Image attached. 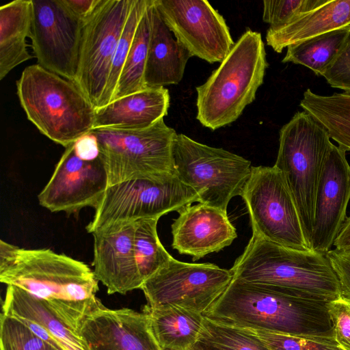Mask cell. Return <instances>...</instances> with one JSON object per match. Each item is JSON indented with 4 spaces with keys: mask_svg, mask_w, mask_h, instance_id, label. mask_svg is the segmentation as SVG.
Segmentation results:
<instances>
[{
    "mask_svg": "<svg viewBox=\"0 0 350 350\" xmlns=\"http://www.w3.org/2000/svg\"><path fill=\"white\" fill-rule=\"evenodd\" d=\"M326 0H265L262 20L275 29L290 23L301 14L324 3Z\"/></svg>",
    "mask_w": 350,
    "mask_h": 350,
    "instance_id": "obj_34",
    "label": "cell"
},
{
    "mask_svg": "<svg viewBox=\"0 0 350 350\" xmlns=\"http://www.w3.org/2000/svg\"><path fill=\"white\" fill-rule=\"evenodd\" d=\"M32 22V0H15L0 8V79L33 58L27 49Z\"/></svg>",
    "mask_w": 350,
    "mask_h": 350,
    "instance_id": "obj_24",
    "label": "cell"
},
{
    "mask_svg": "<svg viewBox=\"0 0 350 350\" xmlns=\"http://www.w3.org/2000/svg\"><path fill=\"white\" fill-rule=\"evenodd\" d=\"M350 25V0H326L286 25L267 31V44L275 52L326 32Z\"/></svg>",
    "mask_w": 350,
    "mask_h": 350,
    "instance_id": "obj_23",
    "label": "cell"
},
{
    "mask_svg": "<svg viewBox=\"0 0 350 350\" xmlns=\"http://www.w3.org/2000/svg\"><path fill=\"white\" fill-rule=\"evenodd\" d=\"M191 55L175 38L152 0L150 33L145 70L146 88L178 84Z\"/></svg>",
    "mask_w": 350,
    "mask_h": 350,
    "instance_id": "obj_21",
    "label": "cell"
},
{
    "mask_svg": "<svg viewBox=\"0 0 350 350\" xmlns=\"http://www.w3.org/2000/svg\"><path fill=\"white\" fill-rule=\"evenodd\" d=\"M2 313L16 317L60 350H90L77 331L63 322L41 300L17 286H8Z\"/></svg>",
    "mask_w": 350,
    "mask_h": 350,
    "instance_id": "obj_20",
    "label": "cell"
},
{
    "mask_svg": "<svg viewBox=\"0 0 350 350\" xmlns=\"http://www.w3.org/2000/svg\"><path fill=\"white\" fill-rule=\"evenodd\" d=\"M191 350H219L209 345L198 340L191 349Z\"/></svg>",
    "mask_w": 350,
    "mask_h": 350,
    "instance_id": "obj_42",
    "label": "cell"
},
{
    "mask_svg": "<svg viewBox=\"0 0 350 350\" xmlns=\"http://www.w3.org/2000/svg\"><path fill=\"white\" fill-rule=\"evenodd\" d=\"M233 278L287 290L325 302L340 296V285L325 254L300 251L252 234L230 269Z\"/></svg>",
    "mask_w": 350,
    "mask_h": 350,
    "instance_id": "obj_3",
    "label": "cell"
},
{
    "mask_svg": "<svg viewBox=\"0 0 350 350\" xmlns=\"http://www.w3.org/2000/svg\"><path fill=\"white\" fill-rule=\"evenodd\" d=\"M300 106L326 129L338 146L350 150V92L321 96L308 89Z\"/></svg>",
    "mask_w": 350,
    "mask_h": 350,
    "instance_id": "obj_26",
    "label": "cell"
},
{
    "mask_svg": "<svg viewBox=\"0 0 350 350\" xmlns=\"http://www.w3.org/2000/svg\"><path fill=\"white\" fill-rule=\"evenodd\" d=\"M16 90L28 120L55 143L66 148L94 129L96 108L86 96L38 64L23 70Z\"/></svg>",
    "mask_w": 350,
    "mask_h": 350,
    "instance_id": "obj_5",
    "label": "cell"
},
{
    "mask_svg": "<svg viewBox=\"0 0 350 350\" xmlns=\"http://www.w3.org/2000/svg\"><path fill=\"white\" fill-rule=\"evenodd\" d=\"M0 281L35 296L77 332L99 301L94 271L83 262L50 249L18 247L12 261L0 270Z\"/></svg>",
    "mask_w": 350,
    "mask_h": 350,
    "instance_id": "obj_2",
    "label": "cell"
},
{
    "mask_svg": "<svg viewBox=\"0 0 350 350\" xmlns=\"http://www.w3.org/2000/svg\"><path fill=\"white\" fill-rule=\"evenodd\" d=\"M175 38L210 64L221 62L234 42L224 17L206 0H154Z\"/></svg>",
    "mask_w": 350,
    "mask_h": 350,
    "instance_id": "obj_14",
    "label": "cell"
},
{
    "mask_svg": "<svg viewBox=\"0 0 350 350\" xmlns=\"http://www.w3.org/2000/svg\"><path fill=\"white\" fill-rule=\"evenodd\" d=\"M332 144L326 129L306 111L297 112L280 131L274 165L284 176L309 243L317 187Z\"/></svg>",
    "mask_w": 350,
    "mask_h": 350,
    "instance_id": "obj_6",
    "label": "cell"
},
{
    "mask_svg": "<svg viewBox=\"0 0 350 350\" xmlns=\"http://www.w3.org/2000/svg\"><path fill=\"white\" fill-rule=\"evenodd\" d=\"M334 245L337 250L350 249V216L346 218Z\"/></svg>",
    "mask_w": 350,
    "mask_h": 350,
    "instance_id": "obj_40",
    "label": "cell"
},
{
    "mask_svg": "<svg viewBox=\"0 0 350 350\" xmlns=\"http://www.w3.org/2000/svg\"><path fill=\"white\" fill-rule=\"evenodd\" d=\"M18 247L3 240L0 241V270L4 269L14 258Z\"/></svg>",
    "mask_w": 350,
    "mask_h": 350,
    "instance_id": "obj_41",
    "label": "cell"
},
{
    "mask_svg": "<svg viewBox=\"0 0 350 350\" xmlns=\"http://www.w3.org/2000/svg\"><path fill=\"white\" fill-rule=\"evenodd\" d=\"M350 37V25L307 39L287 47L283 63L292 62L323 75Z\"/></svg>",
    "mask_w": 350,
    "mask_h": 350,
    "instance_id": "obj_27",
    "label": "cell"
},
{
    "mask_svg": "<svg viewBox=\"0 0 350 350\" xmlns=\"http://www.w3.org/2000/svg\"><path fill=\"white\" fill-rule=\"evenodd\" d=\"M72 145L76 154L83 160L92 161L100 157L98 142L92 132L79 138Z\"/></svg>",
    "mask_w": 350,
    "mask_h": 350,
    "instance_id": "obj_38",
    "label": "cell"
},
{
    "mask_svg": "<svg viewBox=\"0 0 350 350\" xmlns=\"http://www.w3.org/2000/svg\"><path fill=\"white\" fill-rule=\"evenodd\" d=\"M0 350L60 349L42 339L16 317L1 313Z\"/></svg>",
    "mask_w": 350,
    "mask_h": 350,
    "instance_id": "obj_33",
    "label": "cell"
},
{
    "mask_svg": "<svg viewBox=\"0 0 350 350\" xmlns=\"http://www.w3.org/2000/svg\"><path fill=\"white\" fill-rule=\"evenodd\" d=\"M267 66L261 34L247 29L206 82L196 87V119L213 131L237 120L255 100Z\"/></svg>",
    "mask_w": 350,
    "mask_h": 350,
    "instance_id": "obj_4",
    "label": "cell"
},
{
    "mask_svg": "<svg viewBox=\"0 0 350 350\" xmlns=\"http://www.w3.org/2000/svg\"><path fill=\"white\" fill-rule=\"evenodd\" d=\"M158 220L148 218L135 221L134 253L143 283L173 258L159 240Z\"/></svg>",
    "mask_w": 350,
    "mask_h": 350,
    "instance_id": "obj_29",
    "label": "cell"
},
{
    "mask_svg": "<svg viewBox=\"0 0 350 350\" xmlns=\"http://www.w3.org/2000/svg\"><path fill=\"white\" fill-rule=\"evenodd\" d=\"M94 236V273L108 294H126L141 288L134 253L135 222L114 224L96 230Z\"/></svg>",
    "mask_w": 350,
    "mask_h": 350,
    "instance_id": "obj_18",
    "label": "cell"
},
{
    "mask_svg": "<svg viewBox=\"0 0 350 350\" xmlns=\"http://www.w3.org/2000/svg\"><path fill=\"white\" fill-rule=\"evenodd\" d=\"M63 1L72 13L85 21L92 14L100 0H63Z\"/></svg>",
    "mask_w": 350,
    "mask_h": 350,
    "instance_id": "obj_39",
    "label": "cell"
},
{
    "mask_svg": "<svg viewBox=\"0 0 350 350\" xmlns=\"http://www.w3.org/2000/svg\"><path fill=\"white\" fill-rule=\"evenodd\" d=\"M327 307L336 342L342 350H350V298L340 296Z\"/></svg>",
    "mask_w": 350,
    "mask_h": 350,
    "instance_id": "obj_35",
    "label": "cell"
},
{
    "mask_svg": "<svg viewBox=\"0 0 350 350\" xmlns=\"http://www.w3.org/2000/svg\"><path fill=\"white\" fill-rule=\"evenodd\" d=\"M151 2L150 0L138 24L111 101L147 89L144 76L150 33Z\"/></svg>",
    "mask_w": 350,
    "mask_h": 350,
    "instance_id": "obj_28",
    "label": "cell"
},
{
    "mask_svg": "<svg viewBox=\"0 0 350 350\" xmlns=\"http://www.w3.org/2000/svg\"><path fill=\"white\" fill-rule=\"evenodd\" d=\"M260 339L269 350H342L334 335H297L241 328Z\"/></svg>",
    "mask_w": 350,
    "mask_h": 350,
    "instance_id": "obj_32",
    "label": "cell"
},
{
    "mask_svg": "<svg viewBox=\"0 0 350 350\" xmlns=\"http://www.w3.org/2000/svg\"><path fill=\"white\" fill-rule=\"evenodd\" d=\"M241 196L250 217L252 234L285 247H311L281 171L275 165L252 167Z\"/></svg>",
    "mask_w": 350,
    "mask_h": 350,
    "instance_id": "obj_10",
    "label": "cell"
},
{
    "mask_svg": "<svg viewBox=\"0 0 350 350\" xmlns=\"http://www.w3.org/2000/svg\"><path fill=\"white\" fill-rule=\"evenodd\" d=\"M197 192L174 174L157 179L138 178L108 186L94 207L89 233L114 224L157 218L193 202Z\"/></svg>",
    "mask_w": 350,
    "mask_h": 350,
    "instance_id": "obj_9",
    "label": "cell"
},
{
    "mask_svg": "<svg viewBox=\"0 0 350 350\" xmlns=\"http://www.w3.org/2000/svg\"><path fill=\"white\" fill-rule=\"evenodd\" d=\"M144 311L150 317L154 335L162 350H191L199 340L203 314L178 307Z\"/></svg>",
    "mask_w": 350,
    "mask_h": 350,
    "instance_id": "obj_25",
    "label": "cell"
},
{
    "mask_svg": "<svg viewBox=\"0 0 350 350\" xmlns=\"http://www.w3.org/2000/svg\"><path fill=\"white\" fill-rule=\"evenodd\" d=\"M108 185L157 179L174 173L173 145L177 135L163 118L142 129L94 128Z\"/></svg>",
    "mask_w": 350,
    "mask_h": 350,
    "instance_id": "obj_7",
    "label": "cell"
},
{
    "mask_svg": "<svg viewBox=\"0 0 350 350\" xmlns=\"http://www.w3.org/2000/svg\"><path fill=\"white\" fill-rule=\"evenodd\" d=\"M84 23L63 0H32L29 38L38 64L75 83Z\"/></svg>",
    "mask_w": 350,
    "mask_h": 350,
    "instance_id": "obj_13",
    "label": "cell"
},
{
    "mask_svg": "<svg viewBox=\"0 0 350 350\" xmlns=\"http://www.w3.org/2000/svg\"><path fill=\"white\" fill-rule=\"evenodd\" d=\"M350 200V165L346 151L332 144L317 187L310 245L312 250H331L345 219Z\"/></svg>",
    "mask_w": 350,
    "mask_h": 350,
    "instance_id": "obj_16",
    "label": "cell"
},
{
    "mask_svg": "<svg viewBox=\"0 0 350 350\" xmlns=\"http://www.w3.org/2000/svg\"><path fill=\"white\" fill-rule=\"evenodd\" d=\"M322 76L332 88L350 92V37Z\"/></svg>",
    "mask_w": 350,
    "mask_h": 350,
    "instance_id": "obj_36",
    "label": "cell"
},
{
    "mask_svg": "<svg viewBox=\"0 0 350 350\" xmlns=\"http://www.w3.org/2000/svg\"><path fill=\"white\" fill-rule=\"evenodd\" d=\"M108 186L100 158L83 160L76 154L72 144L66 148L38 199L51 212L72 213L87 206L94 208Z\"/></svg>",
    "mask_w": 350,
    "mask_h": 350,
    "instance_id": "obj_15",
    "label": "cell"
},
{
    "mask_svg": "<svg viewBox=\"0 0 350 350\" xmlns=\"http://www.w3.org/2000/svg\"><path fill=\"white\" fill-rule=\"evenodd\" d=\"M199 340L219 350H269L260 339L246 330L204 316Z\"/></svg>",
    "mask_w": 350,
    "mask_h": 350,
    "instance_id": "obj_30",
    "label": "cell"
},
{
    "mask_svg": "<svg viewBox=\"0 0 350 350\" xmlns=\"http://www.w3.org/2000/svg\"><path fill=\"white\" fill-rule=\"evenodd\" d=\"M233 279L230 269L172 258L146 280L142 289L151 309L178 307L204 314Z\"/></svg>",
    "mask_w": 350,
    "mask_h": 350,
    "instance_id": "obj_11",
    "label": "cell"
},
{
    "mask_svg": "<svg viewBox=\"0 0 350 350\" xmlns=\"http://www.w3.org/2000/svg\"><path fill=\"white\" fill-rule=\"evenodd\" d=\"M169 106L167 88H147L96 108L94 129H146L163 118Z\"/></svg>",
    "mask_w": 350,
    "mask_h": 350,
    "instance_id": "obj_22",
    "label": "cell"
},
{
    "mask_svg": "<svg viewBox=\"0 0 350 350\" xmlns=\"http://www.w3.org/2000/svg\"><path fill=\"white\" fill-rule=\"evenodd\" d=\"M149 1L134 0L133 1V6L116 46L101 107L109 104L113 99L118 81L131 47L136 29L143 14L147 9Z\"/></svg>",
    "mask_w": 350,
    "mask_h": 350,
    "instance_id": "obj_31",
    "label": "cell"
},
{
    "mask_svg": "<svg viewBox=\"0 0 350 350\" xmlns=\"http://www.w3.org/2000/svg\"><path fill=\"white\" fill-rule=\"evenodd\" d=\"M326 256L340 285V296L350 298V249H334Z\"/></svg>",
    "mask_w": 350,
    "mask_h": 350,
    "instance_id": "obj_37",
    "label": "cell"
},
{
    "mask_svg": "<svg viewBox=\"0 0 350 350\" xmlns=\"http://www.w3.org/2000/svg\"><path fill=\"white\" fill-rule=\"evenodd\" d=\"M77 332L90 350H162L146 312L109 309L100 301L82 319Z\"/></svg>",
    "mask_w": 350,
    "mask_h": 350,
    "instance_id": "obj_17",
    "label": "cell"
},
{
    "mask_svg": "<svg viewBox=\"0 0 350 350\" xmlns=\"http://www.w3.org/2000/svg\"><path fill=\"white\" fill-rule=\"evenodd\" d=\"M171 226L172 247L193 261L230 245L237 238L236 229L227 212L198 202L178 211Z\"/></svg>",
    "mask_w": 350,
    "mask_h": 350,
    "instance_id": "obj_19",
    "label": "cell"
},
{
    "mask_svg": "<svg viewBox=\"0 0 350 350\" xmlns=\"http://www.w3.org/2000/svg\"><path fill=\"white\" fill-rule=\"evenodd\" d=\"M328 302L277 286L233 278L203 314L218 323L297 335H333Z\"/></svg>",
    "mask_w": 350,
    "mask_h": 350,
    "instance_id": "obj_1",
    "label": "cell"
},
{
    "mask_svg": "<svg viewBox=\"0 0 350 350\" xmlns=\"http://www.w3.org/2000/svg\"><path fill=\"white\" fill-rule=\"evenodd\" d=\"M174 173L199 196L200 203L224 212L230 200L241 196L249 179L251 162L221 148L176 135L173 145Z\"/></svg>",
    "mask_w": 350,
    "mask_h": 350,
    "instance_id": "obj_8",
    "label": "cell"
},
{
    "mask_svg": "<svg viewBox=\"0 0 350 350\" xmlns=\"http://www.w3.org/2000/svg\"><path fill=\"white\" fill-rule=\"evenodd\" d=\"M134 0H100L85 21L75 83L101 107L111 63Z\"/></svg>",
    "mask_w": 350,
    "mask_h": 350,
    "instance_id": "obj_12",
    "label": "cell"
}]
</instances>
